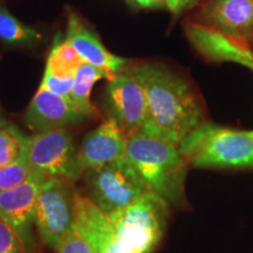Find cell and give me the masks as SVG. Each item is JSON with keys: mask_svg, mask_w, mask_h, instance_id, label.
<instances>
[{"mask_svg": "<svg viewBox=\"0 0 253 253\" xmlns=\"http://www.w3.org/2000/svg\"><path fill=\"white\" fill-rule=\"evenodd\" d=\"M28 148L32 171L72 183L84 176V169L67 129L38 132L28 137Z\"/></svg>", "mask_w": 253, "mask_h": 253, "instance_id": "7", "label": "cell"}, {"mask_svg": "<svg viewBox=\"0 0 253 253\" xmlns=\"http://www.w3.org/2000/svg\"><path fill=\"white\" fill-rule=\"evenodd\" d=\"M141 7L145 8H157V7H163L168 4V0H135Z\"/></svg>", "mask_w": 253, "mask_h": 253, "instance_id": "25", "label": "cell"}, {"mask_svg": "<svg viewBox=\"0 0 253 253\" xmlns=\"http://www.w3.org/2000/svg\"><path fill=\"white\" fill-rule=\"evenodd\" d=\"M191 21L253 52V0H207Z\"/></svg>", "mask_w": 253, "mask_h": 253, "instance_id": "8", "label": "cell"}, {"mask_svg": "<svg viewBox=\"0 0 253 253\" xmlns=\"http://www.w3.org/2000/svg\"><path fill=\"white\" fill-rule=\"evenodd\" d=\"M128 135L114 116L84 138L78 150L79 161L86 170L99 169L126 157Z\"/></svg>", "mask_w": 253, "mask_h": 253, "instance_id": "11", "label": "cell"}, {"mask_svg": "<svg viewBox=\"0 0 253 253\" xmlns=\"http://www.w3.org/2000/svg\"><path fill=\"white\" fill-rule=\"evenodd\" d=\"M56 253H93V251L87 240L73 229L63 237L56 249Z\"/></svg>", "mask_w": 253, "mask_h": 253, "instance_id": "23", "label": "cell"}, {"mask_svg": "<svg viewBox=\"0 0 253 253\" xmlns=\"http://www.w3.org/2000/svg\"><path fill=\"white\" fill-rule=\"evenodd\" d=\"M6 126V122H5V120L1 118V116H0V126Z\"/></svg>", "mask_w": 253, "mask_h": 253, "instance_id": "26", "label": "cell"}, {"mask_svg": "<svg viewBox=\"0 0 253 253\" xmlns=\"http://www.w3.org/2000/svg\"><path fill=\"white\" fill-rule=\"evenodd\" d=\"M126 158L149 191L162 197L170 207H185V178L189 164L178 145L137 130L128 135Z\"/></svg>", "mask_w": 253, "mask_h": 253, "instance_id": "2", "label": "cell"}, {"mask_svg": "<svg viewBox=\"0 0 253 253\" xmlns=\"http://www.w3.org/2000/svg\"><path fill=\"white\" fill-rule=\"evenodd\" d=\"M0 253H25L15 231L0 216Z\"/></svg>", "mask_w": 253, "mask_h": 253, "instance_id": "22", "label": "cell"}, {"mask_svg": "<svg viewBox=\"0 0 253 253\" xmlns=\"http://www.w3.org/2000/svg\"><path fill=\"white\" fill-rule=\"evenodd\" d=\"M74 82L75 75L74 77H58V75L50 74L49 72L45 71V75H43L40 87L49 90L50 93L71 100Z\"/></svg>", "mask_w": 253, "mask_h": 253, "instance_id": "21", "label": "cell"}, {"mask_svg": "<svg viewBox=\"0 0 253 253\" xmlns=\"http://www.w3.org/2000/svg\"><path fill=\"white\" fill-rule=\"evenodd\" d=\"M147 94L141 131L176 145L205 121L204 107L181 75L161 65L140 66Z\"/></svg>", "mask_w": 253, "mask_h": 253, "instance_id": "1", "label": "cell"}, {"mask_svg": "<svg viewBox=\"0 0 253 253\" xmlns=\"http://www.w3.org/2000/svg\"><path fill=\"white\" fill-rule=\"evenodd\" d=\"M189 167L199 169H253V136L250 131L204 122L178 145Z\"/></svg>", "mask_w": 253, "mask_h": 253, "instance_id": "3", "label": "cell"}, {"mask_svg": "<svg viewBox=\"0 0 253 253\" xmlns=\"http://www.w3.org/2000/svg\"><path fill=\"white\" fill-rule=\"evenodd\" d=\"M86 120L72 101L39 87L25 113V123L32 130L46 132L80 125Z\"/></svg>", "mask_w": 253, "mask_h": 253, "instance_id": "12", "label": "cell"}, {"mask_svg": "<svg viewBox=\"0 0 253 253\" xmlns=\"http://www.w3.org/2000/svg\"><path fill=\"white\" fill-rule=\"evenodd\" d=\"M108 95L114 118L126 134L141 130L147 112V94L140 66L109 80Z\"/></svg>", "mask_w": 253, "mask_h": 253, "instance_id": "10", "label": "cell"}, {"mask_svg": "<svg viewBox=\"0 0 253 253\" xmlns=\"http://www.w3.org/2000/svg\"><path fill=\"white\" fill-rule=\"evenodd\" d=\"M199 0H168L167 7L171 13L178 15L197 4Z\"/></svg>", "mask_w": 253, "mask_h": 253, "instance_id": "24", "label": "cell"}, {"mask_svg": "<svg viewBox=\"0 0 253 253\" xmlns=\"http://www.w3.org/2000/svg\"><path fill=\"white\" fill-rule=\"evenodd\" d=\"M86 197L107 216L122 210L149 191L143 179L125 157L84 173Z\"/></svg>", "mask_w": 253, "mask_h": 253, "instance_id": "5", "label": "cell"}, {"mask_svg": "<svg viewBox=\"0 0 253 253\" xmlns=\"http://www.w3.org/2000/svg\"><path fill=\"white\" fill-rule=\"evenodd\" d=\"M169 208L162 197L147 191L129 207L108 217L128 253H151L166 233Z\"/></svg>", "mask_w": 253, "mask_h": 253, "instance_id": "4", "label": "cell"}, {"mask_svg": "<svg viewBox=\"0 0 253 253\" xmlns=\"http://www.w3.org/2000/svg\"><path fill=\"white\" fill-rule=\"evenodd\" d=\"M26 136L13 126H0V168H4L19 157Z\"/></svg>", "mask_w": 253, "mask_h": 253, "instance_id": "20", "label": "cell"}, {"mask_svg": "<svg viewBox=\"0 0 253 253\" xmlns=\"http://www.w3.org/2000/svg\"><path fill=\"white\" fill-rule=\"evenodd\" d=\"M40 37L39 32L21 24L0 4V40L8 45H26Z\"/></svg>", "mask_w": 253, "mask_h": 253, "instance_id": "18", "label": "cell"}, {"mask_svg": "<svg viewBox=\"0 0 253 253\" xmlns=\"http://www.w3.org/2000/svg\"><path fill=\"white\" fill-rule=\"evenodd\" d=\"M31 171L28 137H25L23 149L17 160L8 166L0 168V191H7L21 185L27 181Z\"/></svg>", "mask_w": 253, "mask_h": 253, "instance_id": "19", "label": "cell"}, {"mask_svg": "<svg viewBox=\"0 0 253 253\" xmlns=\"http://www.w3.org/2000/svg\"><path fill=\"white\" fill-rule=\"evenodd\" d=\"M74 229L87 240L93 253H128L109 217L79 192Z\"/></svg>", "mask_w": 253, "mask_h": 253, "instance_id": "13", "label": "cell"}, {"mask_svg": "<svg viewBox=\"0 0 253 253\" xmlns=\"http://www.w3.org/2000/svg\"><path fill=\"white\" fill-rule=\"evenodd\" d=\"M84 62L71 43L56 37L47 60L46 71L58 77H74Z\"/></svg>", "mask_w": 253, "mask_h": 253, "instance_id": "17", "label": "cell"}, {"mask_svg": "<svg viewBox=\"0 0 253 253\" xmlns=\"http://www.w3.org/2000/svg\"><path fill=\"white\" fill-rule=\"evenodd\" d=\"M77 191L73 183L47 178L40 186L36 202L34 223L41 239L56 250L69 231L74 229Z\"/></svg>", "mask_w": 253, "mask_h": 253, "instance_id": "6", "label": "cell"}, {"mask_svg": "<svg viewBox=\"0 0 253 253\" xmlns=\"http://www.w3.org/2000/svg\"><path fill=\"white\" fill-rule=\"evenodd\" d=\"M66 41L74 47L84 62L118 74L126 66V60L112 54L102 42L82 24L74 12H69Z\"/></svg>", "mask_w": 253, "mask_h": 253, "instance_id": "15", "label": "cell"}, {"mask_svg": "<svg viewBox=\"0 0 253 253\" xmlns=\"http://www.w3.org/2000/svg\"><path fill=\"white\" fill-rule=\"evenodd\" d=\"M186 38L201 55L212 62L231 61L253 71V52L242 47L210 28L188 21L184 25ZM253 136V130L250 131Z\"/></svg>", "mask_w": 253, "mask_h": 253, "instance_id": "14", "label": "cell"}, {"mask_svg": "<svg viewBox=\"0 0 253 253\" xmlns=\"http://www.w3.org/2000/svg\"><path fill=\"white\" fill-rule=\"evenodd\" d=\"M118 74L106 69L99 68L96 66L84 62L75 74V82L73 87L71 101L74 107L86 119L97 118L99 113L90 102V91L93 89L94 84L101 79L112 80Z\"/></svg>", "mask_w": 253, "mask_h": 253, "instance_id": "16", "label": "cell"}, {"mask_svg": "<svg viewBox=\"0 0 253 253\" xmlns=\"http://www.w3.org/2000/svg\"><path fill=\"white\" fill-rule=\"evenodd\" d=\"M46 177L31 171L28 179L17 188L0 191V216L12 227L20 239L25 253H38L33 227L36 202L40 186Z\"/></svg>", "mask_w": 253, "mask_h": 253, "instance_id": "9", "label": "cell"}]
</instances>
